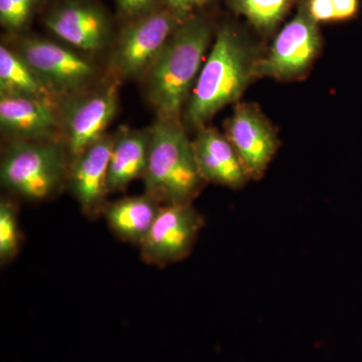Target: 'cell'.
Instances as JSON below:
<instances>
[{
  "mask_svg": "<svg viewBox=\"0 0 362 362\" xmlns=\"http://www.w3.org/2000/svg\"><path fill=\"white\" fill-rule=\"evenodd\" d=\"M213 37L211 23L192 16L182 21L145 74L144 88L158 119L180 122Z\"/></svg>",
  "mask_w": 362,
  "mask_h": 362,
  "instance_id": "cell-1",
  "label": "cell"
},
{
  "mask_svg": "<svg viewBox=\"0 0 362 362\" xmlns=\"http://www.w3.org/2000/svg\"><path fill=\"white\" fill-rule=\"evenodd\" d=\"M258 62L251 45L235 28H220L185 106L188 125L201 129L221 109L239 100L258 76Z\"/></svg>",
  "mask_w": 362,
  "mask_h": 362,
  "instance_id": "cell-2",
  "label": "cell"
},
{
  "mask_svg": "<svg viewBox=\"0 0 362 362\" xmlns=\"http://www.w3.org/2000/svg\"><path fill=\"white\" fill-rule=\"evenodd\" d=\"M145 194L159 204L192 202L206 181L194 143L180 122L158 119L149 130V151L142 176Z\"/></svg>",
  "mask_w": 362,
  "mask_h": 362,
  "instance_id": "cell-3",
  "label": "cell"
},
{
  "mask_svg": "<svg viewBox=\"0 0 362 362\" xmlns=\"http://www.w3.org/2000/svg\"><path fill=\"white\" fill-rule=\"evenodd\" d=\"M66 145L52 140H13L0 165L2 185L13 194L40 201L59 192L69 176Z\"/></svg>",
  "mask_w": 362,
  "mask_h": 362,
  "instance_id": "cell-4",
  "label": "cell"
},
{
  "mask_svg": "<svg viewBox=\"0 0 362 362\" xmlns=\"http://www.w3.org/2000/svg\"><path fill=\"white\" fill-rule=\"evenodd\" d=\"M181 23L166 7L129 21L112 52L110 68L115 80L144 77Z\"/></svg>",
  "mask_w": 362,
  "mask_h": 362,
  "instance_id": "cell-5",
  "label": "cell"
},
{
  "mask_svg": "<svg viewBox=\"0 0 362 362\" xmlns=\"http://www.w3.org/2000/svg\"><path fill=\"white\" fill-rule=\"evenodd\" d=\"M18 52L57 99L80 94L96 77V68L87 59L49 40L28 37Z\"/></svg>",
  "mask_w": 362,
  "mask_h": 362,
  "instance_id": "cell-6",
  "label": "cell"
},
{
  "mask_svg": "<svg viewBox=\"0 0 362 362\" xmlns=\"http://www.w3.org/2000/svg\"><path fill=\"white\" fill-rule=\"evenodd\" d=\"M204 226V218L192 202L163 204L140 244L143 261L166 267L187 258Z\"/></svg>",
  "mask_w": 362,
  "mask_h": 362,
  "instance_id": "cell-7",
  "label": "cell"
},
{
  "mask_svg": "<svg viewBox=\"0 0 362 362\" xmlns=\"http://www.w3.org/2000/svg\"><path fill=\"white\" fill-rule=\"evenodd\" d=\"M320 45L318 23L303 4L279 33L265 58L259 59L257 75L280 80L299 77L310 68Z\"/></svg>",
  "mask_w": 362,
  "mask_h": 362,
  "instance_id": "cell-8",
  "label": "cell"
},
{
  "mask_svg": "<svg viewBox=\"0 0 362 362\" xmlns=\"http://www.w3.org/2000/svg\"><path fill=\"white\" fill-rule=\"evenodd\" d=\"M118 82L115 80L92 94L66 100L62 119L71 159L103 137L116 113Z\"/></svg>",
  "mask_w": 362,
  "mask_h": 362,
  "instance_id": "cell-9",
  "label": "cell"
},
{
  "mask_svg": "<svg viewBox=\"0 0 362 362\" xmlns=\"http://www.w3.org/2000/svg\"><path fill=\"white\" fill-rule=\"evenodd\" d=\"M226 131L249 177H262L278 149L277 136L270 122L258 107L244 103L235 107Z\"/></svg>",
  "mask_w": 362,
  "mask_h": 362,
  "instance_id": "cell-10",
  "label": "cell"
},
{
  "mask_svg": "<svg viewBox=\"0 0 362 362\" xmlns=\"http://www.w3.org/2000/svg\"><path fill=\"white\" fill-rule=\"evenodd\" d=\"M114 138L103 136L71 159L69 178L71 192L85 214L95 218L107 206L109 162Z\"/></svg>",
  "mask_w": 362,
  "mask_h": 362,
  "instance_id": "cell-11",
  "label": "cell"
},
{
  "mask_svg": "<svg viewBox=\"0 0 362 362\" xmlns=\"http://www.w3.org/2000/svg\"><path fill=\"white\" fill-rule=\"evenodd\" d=\"M45 23L54 35L71 47L85 52L103 49L110 25L99 6L87 1H68L52 9Z\"/></svg>",
  "mask_w": 362,
  "mask_h": 362,
  "instance_id": "cell-12",
  "label": "cell"
},
{
  "mask_svg": "<svg viewBox=\"0 0 362 362\" xmlns=\"http://www.w3.org/2000/svg\"><path fill=\"white\" fill-rule=\"evenodd\" d=\"M0 124L13 140H52L61 116L54 100L0 94Z\"/></svg>",
  "mask_w": 362,
  "mask_h": 362,
  "instance_id": "cell-13",
  "label": "cell"
},
{
  "mask_svg": "<svg viewBox=\"0 0 362 362\" xmlns=\"http://www.w3.org/2000/svg\"><path fill=\"white\" fill-rule=\"evenodd\" d=\"M192 143L204 181L239 188L250 180L232 143L218 130L202 127Z\"/></svg>",
  "mask_w": 362,
  "mask_h": 362,
  "instance_id": "cell-14",
  "label": "cell"
},
{
  "mask_svg": "<svg viewBox=\"0 0 362 362\" xmlns=\"http://www.w3.org/2000/svg\"><path fill=\"white\" fill-rule=\"evenodd\" d=\"M160 207L158 202L145 194L107 204L103 214L109 228L119 239L140 246Z\"/></svg>",
  "mask_w": 362,
  "mask_h": 362,
  "instance_id": "cell-15",
  "label": "cell"
},
{
  "mask_svg": "<svg viewBox=\"0 0 362 362\" xmlns=\"http://www.w3.org/2000/svg\"><path fill=\"white\" fill-rule=\"evenodd\" d=\"M148 151L149 132L124 130L114 137L109 162V194L125 189L144 175Z\"/></svg>",
  "mask_w": 362,
  "mask_h": 362,
  "instance_id": "cell-16",
  "label": "cell"
},
{
  "mask_svg": "<svg viewBox=\"0 0 362 362\" xmlns=\"http://www.w3.org/2000/svg\"><path fill=\"white\" fill-rule=\"evenodd\" d=\"M0 94L58 100L18 52L6 45L0 47Z\"/></svg>",
  "mask_w": 362,
  "mask_h": 362,
  "instance_id": "cell-17",
  "label": "cell"
},
{
  "mask_svg": "<svg viewBox=\"0 0 362 362\" xmlns=\"http://www.w3.org/2000/svg\"><path fill=\"white\" fill-rule=\"evenodd\" d=\"M294 0H228L235 13L262 32H271L284 18Z\"/></svg>",
  "mask_w": 362,
  "mask_h": 362,
  "instance_id": "cell-18",
  "label": "cell"
},
{
  "mask_svg": "<svg viewBox=\"0 0 362 362\" xmlns=\"http://www.w3.org/2000/svg\"><path fill=\"white\" fill-rule=\"evenodd\" d=\"M21 232L18 211L13 202H0V262L6 265L16 258L21 250Z\"/></svg>",
  "mask_w": 362,
  "mask_h": 362,
  "instance_id": "cell-19",
  "label": "cell"
},
{
  "mask_svg": "<svg viewBox=\"0 0 362 362\" xmlns=\"http://www.w3.org/2000/svg\"><path fill=\"white\" fill-rule=\"evenodd\" d=\"M37 4V0H0V23L11 32L23 30Z\"/></svg>",
  "mask_w": 362,
  "mask_h": 362,
  "instance_id": "cell-20",
  "label": "cell"
},
{
  "mask_svg": "<svg viewBox=\"0 0 362 362\" xmlns=\"http://www.w3.org/2000/svg\"><path fill=\"white\" fill-rule=\"evenodd\" d=\"M119 11L129 21L153 13L158 6L159 0H116Z\"/></svg>",
  "mask_w": 362,
  "mask_h": 362,
  "instance_id": "cell-21",
  "label": "cell"
},
{
  "mask_svg": "<svg viewBox=\"0 0 362 362\" xmlns=\"http://www.w3.org/2000/svg\"><path fill=\"white\" fill-rule=\"evenodd\" d=\"M164 7L169 9L181 21L192 18L197 9L211 4L214 0H162Z\"/></svg>",
  "mask_w": 362,
  "mask_h": 362,
  "instance_id": "cell-22",
  "label": "cell"
},
{
  "mask_svg": "<svg viewBox=\"0 0 362 362\" xmlns=\"http://www.w3.org/2000/svg\"><path fill=\"white\" fill-rule=\"evenodd\" d=\"M306 6L311 18L316 23L337 21L332 0H309Z\"/></svg>",
  "mask_w": 362,
  "mask_h": 362,
  "instance_id": "cell-23",
  "label": "cell"
},
{
  "mask_svg": "<svg viewBox=\"0 0 362 362\" xmlns=\"http://www.w3.org/2000/svg\"><path fill=\"white\" fill-rule=\"evenodd\" d=\"M337 21H349L357 16L359 0H332Z\"/></svg>",
  "mask_w": 362,
  "mask_h": 362,
  "instance_id": "cell-24",
  "label": "cell"
}]
</instances>
